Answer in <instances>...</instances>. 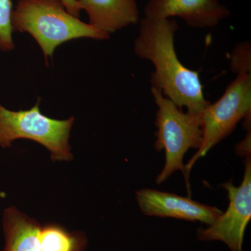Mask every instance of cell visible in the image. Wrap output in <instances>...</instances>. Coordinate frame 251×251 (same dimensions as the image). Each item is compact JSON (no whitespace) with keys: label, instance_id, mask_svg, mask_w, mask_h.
<instances>
[{"label":"cell","instance_id":"cell-11","mask_svg":"<svg viewBox=\"0 0 251 251\" xmlns=\"http://www.w3.org/2000/svg\"><path fill=\"white\" fill-rule=\"evenodd\" d=\"M12 2L0 0V50L9 52L14 49L13 40Z\"/></svg>","mask_w":251,"mask_h":251},{"label":"cell","instance_id":"cell-5","mask_svg":"<svg viewBox=\"0 0 251 251\" xmlns=\"http://www.w3.org/2000/svg\"><path fill=\"white\" fill-rule=\"evenodd\" d=\"M251 73H242L237 74L217 101L209 103L201 112L202 145L185 166L188 190V175L196 161L230 134L241 120L251 117Z\"/></svg>","mask_w":251,"mask_h":251},{"label":"cell","instance_id":"cell-9","mask_svg":"<svg viewBox=\"0 0 251 251\" xmlns=\"http://www.w3.org/2000/svg\"><path fill=\"white\" fill-rule=\"evenodd\" d=\"M81 11L88 15L89 24L110 34L139 20L135 0H77Z\"/></svg>","mask_w":251,"mask_h":251},{"label":"cell","instance_id":"cell-8","mask_svg":"<svg viewBox=\"0 0 251 251\" xmlns=\"http://www.w3.org/2000/svg\"><path fill=\"white\" fill-rule=\"evenodd\" d=\"M150 20L182 18L190 27H213L230 13L219 0H150L145 9Z\"/></svg>","mask_w":251,"mask_h":251},{"label":"cell","instance_id":"cell-7","mask_svg":"<svg viewBox=\"0 0 251 251\" xmlns=\"http://www.w3.org/2000/svg\"><path fill=\"white\" fill-rule=\"evenodd\" d=\"M136 198L142 212L147 216L200 221L209 226L223 213L219 208L190 198L150 188L137 191Z\"/></svg>","mask_w":251,"mask_h":251},{"label":"cell","instance_id":"cell-4","mask_svg":"<svg viewBox=\"0 0 251 251\" xmlns=\"http://www.w3.org/2000/svg\"><path fill=\"white\" fill-rule=\"evenodd\" d=\"M75 122L54 120L39 108V100L31 109L12 111L0 104V147H11L18 139L33 140L50 153L52 161H69L74 158L69 145L70 132Z\"/></svg>","mask_w":251,"mask_h":251},{"label":"cell","instance_id":"cell-3","mask_svg":"<svg viewBox=\"0 0 251 251\" xmlns=\"http://www.w3.org/2000/svg\"><path fill=\"white\" fill-rule=\"evenodd\" d=\"M151 94L158 107L154 148L166 153L165 166L156 178L157 184H161L176 171L182 172L186 178L184 157L190 149L201 148L202 121L201 115L183 112L158 89L151 87Z\"/></svg>","mask_w":251,"mask_h":251},{"label":"cell","instance_id":"cell-6","mask_svg":"<svg viewBox=\"0 0 251 251\" xmlns=\"http://www.w3.org/2000/svg\"><path fill=\"white\" fill-rule=\"evenodd\" d=\"M227 191L229 206L217 219L206 229L198 231L201 241H220L231 251H243L244 233L251 219V162L250 155L245 161L244 179L235 186L230 180L221 185Z\"/></svg>","mask_w":251,"mask_h":251},{"label":"cell","instance_id":"cell-12","mask_svg":"<svg viewBox=\"0 0 251 251\" xmlns=\"http://www.w3.org/2000/svg\"><path fill=\"white\" fill-rule=\"evenodd\" d=\"M251 51L249 43H243L236 46L230 55L231 69L234 73H251Z\"/></svg>","mask_w":251,"mask_h":251},{"label":"cell","instance_id":"cell-13","mask_svg":"<svg viewBox=\"0 0 251 251\" xmlns=\"http://www.w3.org/2000/svg\"><path fill=\"white\" fill-rule=\"evenodd\" d=\"M65 6L68 12L75 17L79 18L81 9L77 0H60Z\"/></svg>","mask_w":251,"mask_h":251},{"label":"cell","instance_id":"cell-1","mask_svg":"<svg viewBox=\"0 0 251 251\" xmlns=\"http://www.w3.org/2000/svg\"><path fill=\"white\" fill-rule=\"evenodd\" d=\"M175 20H150L140 22V34L135 41L134 51L140 58L154 65L150 82L180 109L201 115L210 103L204 98L199 72L191 70L178 58L175 48Z\"/></svg>","mask_w":251,"mask_h":251},{"label":"cell","instance_id":"cell-2","mask_svg":"<svg viewBox=\"0 0 251 251\" xmlns=\"http://www.w3.org/2000/svg\"><path fill=\"white\" fill-rule=\"evenodd\" d=\"M13 31L27 32L40 46L46 60L63 43L81 38L105 40L110 34L68 12L60 0H19L13 10Z\"/></svg>","mask_w":251,"mask_h":251},{"label":"cell","instance_id":"cell-10","mask_svg":"<svg viewBox=\"0 0 251 251\" xmlns=\"http://www.w3.org/2000/svg\"><path fill=\"white\" fill-rule=\"evenodd\" d=\"M41 225L15 206L5 209L4 251H46L41 237Z\"/></svg>","mask_w":251,"mask_h":251}]
</instances>
